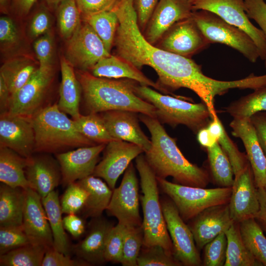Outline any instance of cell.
<instances>
[{
  "mask_svg": "<svg viewBox=\"0 0 266 266\" xmlns=\"http://www.w3.org/2000/svg\"><path fill=\"white\" fill-rule=\"evenodd\" d=\"M139 119L151 134V146L144 156L156 177L171 176L179 184L205 188L210 181L207 170L185 157L176 138L167 134L157 118L141 114Z\"/></svg>",
  "mask_w": 266,
  "mask_h": 266,
  "instance_id": "6da1fadb",
  "label": "cell"
},
{
  "mask_svg": "<svg viewBox=\"0 0 266 266\" xmlns=\"http://www.w3.org/2000/svg\"><path fill=\"white\" fill-rule=\"evenodd\" d=\"M76 74L89 113L124 110L156 118L154 105L136 94L135 81L98 77L87 71L80 70Z\"/></svg>",
  "mask_w": 266,
  "mask_h": 266,
  "instance_id": "7a4b0ae2",
  "label": "cell"
},
{
  "mask_svg": "<svg viewBox=\"0 0 266 266\" xmlns=\"http://www.w3.org/2000/svg\"><path fill=\"white\" fill-rule=\"evenodd\" d=\"M34 130V152L59 154L69 149L97 145L76 129L73 120L57 104L45 107L31 118Z\"/></svg>",
  "mask_w": 266,
  "mask_h": 266,
  "instance_id": "3957f363",
  "label": "cell"
},
{
  "mask_svg": "<svg viewBox=\"0 0 266 266\" xmlns=\"http://www.w3.org/2000/svg\"><path fill=\"white\" fill-rule=\"evenodd\" d=\"M135 167L140 176L142 193L140 200L143 212V246L159 245L173 254L159 198L157 177L141 154L135 158Z\"/></svg>",
  "mask_w": 266,
  "mask_h": 266,
  "instance_id": "277c9868",
  "label": "cell"
},
{
  "mask_svg": "<svg viewBox=\"0 0 266 266\" xmlns=\"http://www.w3.org/2000/svg\"><path fill=\"white\" fill-rule=\"evenodd\" d=\"M135 92L154 105L156 118L162 123L173 127L183 125L197 133L206 127L211 119L207 106L202 101L190 102L182 100L186 98L163 95L150 87L141 85H136Z\"/></svg>",
  "mask_w": 266,
  "mask_h": 266,
  "instance_id": "5b68a950",
  "label": "cell"
},
{
  "mask_svg": "<svg viewBox=\"0 0 266 266\" xmlns=\"http://www.w3.org/2000/svg\"><path fill=\"white\" fill-rule=\"evenodd\" d=\"M159 187L172 201L185 221H190L205 209L229 203L232 187L206 189L185 186L157 177Z\"/></svg>",
  "mask_w": 266,
  "mask_h": 266,
  "instance_id": "8992f818",
  "label": "cell"
},
{
  "mask_svg": "<svg viewBox=\"0 0 266 266\" xmlns=\"http://www.w3.org/2000/svg\"><path fill=\"white\" fill-rule=\"evenodd\" d=\"M192 18L209 44L219 43L229 46L252 63L256 62L260 58L256 44L242 30L205 10L194 11Z\"/></svg>",
  "mask_w": 266,
  "mask_h": 266,
  "instance_id": "52a82bcc",
  "label": "cell"
},
{
  "mask_svg": "<svg viewBox=\"0 0 266 266\" xmlns=\"http://www.w3.org/2000/svg\"><path fill=\"white\" fill-rule=\"evenodd\" d=\"M54 68H39L28 82L11 96L8 113L31 118L45 105L54 78Z\"/></svg>",
  "mask_w": 266,
  "mask_h": 266,
  "instance_id": "ba28073f",
  "label": "cell"
},
{
  "mask_svg": "<svg viewBox=\"0 0 266 266\" xmlns=\"http://www.w3.org/2000/svg\"><path fill=\"white\" fill-rule=\"evenodd\" d=\"M194 11L205 10L211 12L227 23L245 32L257 47L260 58L266 57V39L263 31L250 21L245 11L244 0H194Z\"/></svg>",
  "mask_w": 266,
  "mask_h": 266,
  "instance_id": "9c48e42d",
  "label": "cell"
},
{
  "mask_svg": "<svg viewBox=\"0 0 266 266\" xmlns=\"http://www.w3.org/2000/svg\"><path fill=\"white\" fill-rule=\"evenodd\" d=\"M138 189V179L131 163L125 170L119 186L113 190L106 209L107 214L115 217L118 223L127 227L141 226Z\"/></svg>",
  "mask_w": 266,
  "mask_h": 266,
  "instance_id": "30bf717a",
  "label": "cell"
},
{
  "mask_svg": "<svg viewBox=\"0 0 266 266\" xmlns=\"http://www.w3.org/2000/svg\"><path fill=\"white\" fill-rule=\"evenodd\" d=\"M161 203L174 257L182 266H200V254L189 226L185 224L169 198H163Z\"/></svg>",
  "mask_w": 266,
  "mask_h": 266,
  "instance_id": "8fae6325",
  "label": "cell"
},
{
  "mask_svg": "<svg viewBox=\"0 0 266 266\" xmlns=\"http://www.w3.org/2000/svg\"><path fill=\"white\" fill-rule=\"evenodd\" d=\"M65 58L80 70L91 69L101 59L111 54L102 40L86 22L67 40Z\"/></svg>",
  "mask_w": 266,
  "mask_h": 266,
  "instance_id": "7c38bea8",
  "label": "cell"
},
{
  "mask_svg": "<svg viewBox=\"0 0 266 266\" xmlns=\"http://www.w3.org/2000/svg\"><path fill=\"white\" fill-rule=\"evenodd\" d=\"M143 152L142 148L135 144L112 140L106 144L103 157L96 166L93 175L102 178L113 190L120 176L132 161Z\"/></svg>",
  "mask_w": 266,
  "mask_h": 266,
  "instance_id": "4fadbf2b",
  "label": "cell"
},
{
  "mask_svg": "<svg viewBox=\"0 0 266 266\" xmlns=\"http://www.w3.org/2000/svg\"><path fill=\"white\" fill-rule=\"evenodd\" d=\"M229 206L231 218L237 223L254 217L259 210L257 188L250 163L234 174Z\"/></svg>",
  "mask_w": 266,
  "mask_h": 266,
  "instance_id": "5bb4252c",
  "label": "cell"
},
{
  "mask_svg": "<svg viewBox=\"0 0 266 266\" xmlns=\"http://www.w3.org/2000/svg\"><path fill=\"white\" fill-rule=\"evenodd\" d=\"M209 43L191 17L174 24L161 38L160 47L167 52L189 58Z\"/></svg>",
  "mask_w": 266,
  "mask_h": 266,
  "instance_id": "9a60e30c",
  "label": "cell"
},
{
  "mask_svg": "<svg viewBox=\"0 0 266 266\" xmlns=\"http://www.w3.org/2000/svg\"><path fill=\"white\" fill-rule=\"evenodd\" d=\"M106 144H99L80 147L57 154L60 165L62 182L64 186L93 175L98 164L99 156Z\"/></svg>",
  "mask_w": 266,
  "mask_h": 266,
  "instance_id": "2e32d148",
  "label": "cell"
},
{
  "mask_svg": "<svg viewBox=\"0 0 266 266\" xmlns=\"http://www.w3.org/2000/svg\"><path fill=\"white\" fill-rule=\"evenodd\" d=\"M35 137L31 118L0 115V146L9 148L26 158L34 153Z\"/></svg>",
  "mask_w": 266,
  "mask_h": 266,
  "instance_id": "e0dca14e",
  "label": "cell"
},
{
  "mask_svg": "<svg viewBox=\"0 0 266 266\" xmlns=\"http://www.w3.org/2000/svg\"><path fill=\"white\" fill-rule=\"evenodd\" d=\"M189 0H159L148 23L145 38L154 44L176 23L192 17Z\"/></svg>",
  "mask_w": 266,
  "mask_h": 266,
  "instance_id": "ac0fdd59",
  "label": "cell"
},
{
  "mask_svg": "<svg viewBox=\"0 0 266 266\" xmlns=\"http://www.w3.org/2000/svg\"><path fill=\"white\" fill-rule=\"evenodd\" d=\"M190 221L188 226L198 249H202L235 222L231 218L229 203L208 207Z\"/></svg>",
  "mask_w": 266,
  "mask_h": 266,
  "instance_id": "d6986e66",
  "label": "cell"
},
{
  "mask_svg": "<svg viewBox=\"0 0 266 266\" xmlns=\"http://www.w3.org/2000/svg\"><path fill=\"white\" fill-rule=\"evenodd\" d=\"M22 226L33 243L53 247V239L41 197L33 189H26Z\"/></svg>",
  "mask_w": 266,
  "mask_h": 266,
  "instance_id": "ffe728a7",
  "label": "cell"
},
{
  "mask_svg": "<svg viewBox=\"0 0 266 266\" xmlns=\"http://www.w3.org/2000/svg\"><path fill=\"white\" fill-rule=\"evenodd\" d=\"M230 126L232 129V135L240 138L243 143L257 188L266 191V156L250 119L233 118Z\"/></svg>",
  "mask_w": 266,
  "mask_h": 266,
  "instance_id": "44dd1931",
  "label": "cell"
},
{
  "mask_svg": "<svg viewBox=\"0 0 266 266\" xmlns=\"http://www.w3.org/2000/svg\"><path fill=\"white\" fill-rule=\"evenodd\" d=\"M106 127L115 139L135 144L147 151L151 141L142 131L136 112L112 110L100 113Z\"/></svg>",
  "mask_w": 266,
  "mask_h": 266,
  "instance_id": "7402d4cb",
  "label": "cell"
},
{
  "mask_svg": "<svg viewBox=\"0 0 266 266\" xmlns=\"http://www.w3.org/2000/svg\"><path fill=\"white\" fill-rule=\"evenodd\" d=\"M113 226L112 222L101 216L93 218L85 237L72 246L71 251L77 258L86 262L90 266L104 264L106 242Z\"/></svg>",
  "mask_w": 266,
  "mask_h": 266,
  "instance_id": "603a6c76",
  "label": "cell"
},
{
  "mask_svg": "<svg viewBox=\"0 0 266 266\" xmlns=\"http://www.w3.org/2000/svg\"><path fill=\"white\" fill-rule=\"evenodd\" d=\"M30 187L43 198L62 182V173L57 160L48 155H32L25 168Z\"/></svg>",
  "mask_w": 266,
  "mask_h": 266,
  "instance_id": "cb8c5ba5",
  "label": "cell"
},
{
  "mask_svg": "<svg viewBox=\"0 0 266 266\" xmlns=\"http://www.w3.org/2000/svg\"><path fill=\"white\" fill-rule=\"evenodd\" d=\"M95 76L107 78H126L141 85L153 87L165 94L168 93L160 85L147 77L140 69L120 58L110 55L99 61L91 69Z\"/></svg>",
  "mask_w": 266,
  "mask_h": 266,
  "instance_id": "d4e9b609",
  "label": "cell"
},
{
  "mask_svg": "<svg viewBox=\"0 0 266 266\" xmlns=\"http://www.w3.org/2000/svg\"><path fill=\"white\" fill-rule=\"evenodd\" d=\"M62 79L59 89V109L71 116L73 120L80 115L79 104L82 92L81 84L73 66L65 57L60 59Z\"/></svg>",
  "mask_w": 266,
  "mask_h": 266,
  "instance_id": "484cf974",
  "label": "cell"
},
{
  "mask_svg": "<svg viewBox=\"0 0 266 266\" xmlns=\"http://www.w3.org/2000/svg\"><path fill=\"white\" fill-rule=\"evenodd\" d=\"M39 67L38 61L30 55H17L2 64L0 76L5 82L11 96L28 82Z\"/></svg>",
  "mask_w": 266,
  "mask_h": 266,
  "instance_id": "4316f807",
  "label": "cell"
},
{
  "mask_svg": "<svg viewBox=\"0 0 266 266\" xmlns=\"http://www.w3.org/2000/svg\"><path fill=\"white\" fill-rule=\"evenodd\" d=\"M77 182L88 194L85 205L80 212L83 217L94 218L101 216L110 202L113 190L100 177L93 175Z\"/></svg>",
  "mask_w": 266,
  "mask_h": 266,
  "instance_id": "83f0119b",
  "label": "cell"
},
{
  "mask_svg": "<svg viewBox=\"0 0 266 266\" xmlns=\"http://www.w3.org/2000/svg\"><path fill=\"white\" fill-rule=\"evenodd\" d=\"M26 189L2 183L0 186V227L22 225Z\"/></svg>",
  "mask_w": 266,
  "mask_h": 266,
  "instance_id": "f1b7e54d",
  "label": "cell"
},
{
  "mask_svg": "<svg viewBox=\"0 0 266 266\" xmlns=\"http://www.w3.org/2000/svg\"><path fill=\"white\" fill-rule=\"evenodd\" d=\"M29 158L23 157L6 147L0 146V181L12 187L30 188L25 174Z\"/></svg>",
  "mask_w": 266,
  "mask_h": 266,
  "instance_id": "f546056e",
  "label": "cell"
},
{
  "mask_svg": "<svg viewBox=\"0 0 266 266\" xmlns=\"http://www.w3.org/2000/svg\"><path fill=\"white\" fill-rule=\"evenodd\" d=\"M42 202L52 231L53 248L64 254L69 255L71 246L64 227L58 192L53 191L42 198Z\"/></svg>",
  "mask_w": 266,
  "mask_h": 266,
  "instance_id": "4dcf8cb0",
  "label": "cell"
},
{
  "mask_svg": "<svg viewBox=\"0 0 266 266\" xmlns=\"http://www.w3.org/2000/svg\"><path fill=\"white\" fill-rule=\"evenodd\" d=\"M227 239L224 266H262L251 253L242 239L239 223L234 222L225 232Z\"/></svg>",
  "mask_w": 266,
  "mask_h": 266,
  "instance_id": "1f68e13d",
  "label": "cell"
},
{
  "mask_svg": "<svg viewBox=\"0 0 266 266\" xmlns=\"http://www.w3.org/2000/svg\"><path fill=\"white\" fill-rule=\"evenodd\" d=\"M212 178L219 187H232L234 174L230 160L218 143L206 148Z\"/></svg>",
  "mask_w": 266,
  "mask_h": 266,
  "instance_id": "d6a6232c",
  "label": "cell"
},
{
  "mask_svg": "<svg viewBox=\"0 0 266 266\" xmlns=\"http://www.w3.org/2000/svg\"><path fill=\"white\" fill-rule=\"evenodd\" d=\"M243 241L254 258L266 266V237L264 231L254 217L239 223Z\"/></svg>",
  "mask_w": 266,
  "mask_h": 266,
  "instance_id": "836d02e7",
  "label": "cell"
},
{
  "mask_svg": "<svg viewBox=\"0 0 266 266\" xmlns=\"http://www.w3.org/2000/svg\"><path fill=\"white\" fill-rule=\"evenodd\" d=\"M46 246L30 244L0 255V266H42Z\"/></svg>",
  "mask_w": 266,
  "mask_h": 266,
  "instance_id": "e575fe53",
  "label": "cell"
},
{
  "mask_svg": "<svg viewBox=\"0 0 266 266\" xmlns=\"http://www.w3.org/2000/svg\"><path fill=\"white\" fill-rule=\"evenodd\" d=\"M226 111L233 118H250L259 112H266V86L231 102Z\"/></svg>",
  "mask_w": 266,
  "mask_h": 266,
  "instance_id": "d590c367",
  "label": "cell"
},
{
  "mask_svg": "<svg viewBox=\"0 0 266 266\" xmlns=\"http://www.w3.org/2000/svg\"><path fill=\"white\" fill-rule=\"evenodd\" d=\"M73 121L77 130L97 144H107L115 140L108 131L100 114H81L77 119Z\"/></svg>",
  "mask_w": 266,
  "mask_h": 266,
  "instance_id": "8d00e7d4",
  "label": "cell"
},
{
  "mask_svg": "<svg viewBox=\"0 0 266 266\" xmlns=\"http://www.w3.org/2000/svg\"><path fill=\"white\" fill-rule=\"evenodd\" d=\"M110 52L119 25V19L114 10H108L84 18Z\"/></svg>",
  "mask_w": 266,
  "mask_h": 266,
  "instance_id": "74e56055",
  "label": "cell"
},
{
  "mask_svg": "<svg viewBox=\"0 0 266 266\" xmlns=\"http://www.w3.org/2000/svg\"><path fill=\"white\" fill-rule=\"evenodd\" d=\"M57 6L59 30L62 37L67 40L81 25V13L75 0H62Z\"/></svg>",
  "mask_w": 266,
  "mask_h": 266,
  "instance_id": "f35d334b",
  "label": "cell"
},
{
  "mask_svg": "<svg viewBox=\"0 0 266 266\" xmlns=\"http://www.w3.org/2000/svg\"><path fill=\"white\" fill-rule=\"evenodd\" d=\"M142 226L126 227L124 238L122 257L123 266H137V258L143 244Z\"/></svg>",
  "mask_w": 266,
  "mask_h": 266,
  "instance_id": "ab89813d",
  "label": "cell"
},
{
  "mask_svg": "<svg viewBox=\"0 0 266 266\" xmlns=\"http://www.w3.org/2000/svg\"><path fill=\"white\" fill-rule=\"evenodd\" d=\"M137 266H180L173 254L159 245L142 246L137 258Z\"/></svg>",
  "mask_w": 266,
  "mask_h": 266,
  "instance_id": "60d3db41",
  "label": "cell"
},
{
  "mask_svg": "<svg viewBox=\"0 0 266 266\" xmlns=\"http://www.w3.org/2000/svg\"><path fill=\"white\" fill-rule=\"evenodd\" d=\"M88 193L77 181L69 183L62 195L60 204L63 213L80 212L88 197Z\"/></svg>",
  "mask_w": 266,
  "mask_h": 266,
  "instance_id": "b9f144b4",
  "label": "cell"
},
{
  "mask_svg": "<svg viewBox=\"0 0 266 266\" xmlns=\"http://www.w3.org/2000/svg\"><path fill=\"white\" fill-rule=\"evenodd\" d=\"M32 243L22 225L0 227V255Z\"/></svg>",
  "mask_w": 266,
  "mask_h": 266,
  "instance_id": "7bdbcfd3",
  "label": "cell"
},
{
  "mask_svg": "<svg viewBox=\"0 0 266 266\" xmlns=\"http://www.w3.org/2000/svg\"><path fill=\"white\" fill-rule=\"evenodd\" d=\"M227 247L225 232L222 233L207 243L203 247L202 264L204 266H224Z\"/></svg>",
  "mask_w": 266,
  "mask_h": 266,
  "instance_id": "ee69618b",
  "label": "cell"
},
{
  "mask_svg": "<svg viewBox=\"0 0 266 266\" xmlns=\"http://www.w3.org/2000/svg\"><path fill=\"white\" fill-rule=\"evenodd\" d=\"M126 230V227L119 223L114 225L111 228L108 235L105 247V262L120 264Z\"/></svg>",
  "mask_w": 266,
  "mask_h": 266,
  "instance_id": "f6af8a7d",
  "label": "cell"
},
{
  "mask_svg": "<svg viewBox=\"0 0 266 266\" xmlns=\"http://www.w3.org/2000/svg\"><path fill=\"white\" fill-rule=\"evenodd\" d=\"M54 37L50 32L38 37L34 42L33 49L39 68L54 67Z\"/></svg>",
  "mask_w": 266,
  "mask_h": 266,
  "instance_id": "bcb514c9",
  "label": "cell"
},
{
  "mask_svg": "<svg viewBox=\"0 0 266 266\" xmlns=\"http://www.w3.org/2000/svg\"><path fill=\"white\" fill-rule=\"evenodd\" d=\"M20 36L13 20L6 16L0 18V43L1 49L6 51L15 48L19 43Z\"/></svg>",
  "mask_w": 266,
  "mask_h": 266,
  "instance_id": "7dc6e473",
  "label": "cell"
},
{
  "mask_svg": "<svg viewBox=\"0 0 266 266\" xmlns=\"http://www.w3.org/2000/svg\"><path fill=\"white\" fill-rule=\"evenodd\" d=\"M52 18L49 12L44 8L38 10L32 18L28 33L30 37L36 39L50 32Z\"/></svg>",
  "mask_w": 266,
  "mask_h": 266,
  "instance_id": "c3c4849f",
  "label": "cell"
},
{
  "mask_svg": "<svg viewBox=\"0 0 266 266\" xmlns=\"http://www.w3.org/2000/svg\"><path fill=\"white\" fill-rule=\"evenodd\" d=\"M86 262L77 258L72 259L69 255L64 254L53 247L49 248L44 255L42 266H88Z\"/></svg>",
  "mask_w": 266,
  "mask_h": 266,
  "instance_id": "681fc988",
  "label": "cell"
},
{
  "mask_svg": "<svg viewBox=\"0 0 266 266\" xmlns=\"http://www.w3.org/2000/svg\"><path fill=\"white\" fill-rule=\"evenodd\" d=\"M244 2L247 16L258 24L266 39V2L264 0H244ZM264 62L266 68V57Z\"/></svg>",
  "mask_w": 266,
  "mask_h": 266,
  "instance_id": "f907efd6",
  "label": "cell"
},
{
  "mask_svg": "<svg viewBox=\"0 0 266 266\" xmlns=\"http://www.w3.org/2000/svg\"><path fill=\"white\" fill-rule=\"evenodd\" d=\"M119 0H75L84 18L103 11L112 10Z\"/></svg>",
  "mask_w": 266,
  "mask_h": 266,
  "instance_id": "816d5d0a",
  "label": "cell"
},
{
  "mask_svg": "<svg viewBox=\"0 0 266 266\" xmlns=\"http://www.w3.org/2000/svg\"><path fill=\"white\" fill-rule=\"evenodd\" d=\"M159 1V0H134L139 27L144 28L147 24Z\"/></svg>",
  "mask_w": 266,
  "mask_h": 266,
  "instance_id": "f5cc1de1",
  "label": "cell"
},
{
  "mask_svg": "<svg viewBox=\"0 0 266 266\" xmlns=\"http://www.w3.org/2000/svg\"><path fill=\"white\" fill-rule=\"evenodd\" d=\"M63 224L65 229L75 238L80 237L85 232L84 220L76 213L67 214L63 218Z\"/></svg>",
  "mask_w": 266,
  "mask_h": 266,
  "instance_id": "db71d44e",
  "label": "cell"
},
{
  "mask_svg": "<svg viewBox=\"0 0 266 266\" xmlns=\"http://www.w3.org/2000/svg\"><path fill=\"white\" fill-rule=\"evenodd\" d=\"M250 119L259 143L266 156V112L256 113Z\"/></svg>",
  "mask_w": 266,
  "mask_h": 266,
  "instance_id": "11a10c76",
  "label": "cell"
},
{
  "mask_svg": "<svg viewBox=\"0 0 266 266\" xmlns=\"http://www.w3.org/2000/svg\"><path fill=\"white\" fill-rule=\"evenodd\" d=\"M257 196L260 208L254 218L264 232L266 233V191L262 188H257Z\"/></svg>",
  "mask_w": 266,
  "mask_h": 266,
  "instance_id": "9f6ffc18",
  "label": "cell"
},
{
  "mask_svg": "<svg viewBox=\"0 0 266 266\" xmlns=\"http://www.w3.org/2000/svg\"><path fill=\"white\" fill-rule=\"evenodd\" d=\"M11 93L3 78L0 76V115L8 112Z\"/></svg>",
  "mask_w": 266,
  "mask_h": 266,
  "instance_id": "6f0895ef",
  "label": "cell"
},
{
  "mask_svg": "<svg viewBox=\"0 0 266 266\" xmlns=\"http://www.w3.org/2000/svg\"><path fill=\"white\" fill-rule=\"evenodd\" d=\"M197 139L199 144L205 149L212 147L218 142L210 133L206 127L198 131L197 133Z\"/></svg>",
  "mask_w": 266,
  "mask_h": 266,
  "instance_id": "680465c9",
  "label": "cell"
},
{
  "mask_svg": "<svg viewBox=\"0 0 266 266\" xmlns=\"http://www.w3.org/2000/svg\"><path fill=\"white\" fill-rule=\"evenodd\" d=\"M36 0H13L15 11L20 16L27 15Z\"/></svg>",
  "mask_w": 266,
  "mask_h": 266,
  "instance_id": "91938a15",
  "label": "cell"
},
{
  "mask_svg": "<svg viewBox=\"0 0 266 266\" xmlns=\"http://www.w3.org/2000/svg\"><path fill=\"white\" fill-rule=\"evenodd\" d=\"M9 0H0V10L3 12H7Z\"/></svg>",
  "mask_w": 266,
  "mask_h": 266,
  "instance_id": "94428289",
  "label": "cell"
},
{
  "mask_svg": "<svg viewBox=\"0 0 266 266\" xmlns=\"http://www.w3.org/2000/svg\"><path fill=\"white\" fill-rule=\"evenodd\" d=\"M62 0H45L48 4L51 6L58 5Z\"/></svg>",
  "mask_w": 266,
  "mask_h": 266,
  "instance_id": "6125c7cd",
  "label": "cell"
},
{
  "mask_svg": "<svg viewBox=\"0 0 266 266\" xmlns=\"http://www.w3.org/2000/svg\"><path fill=\"white\" fill-rule=\"evenodd\" d=\"M190 0V1H193L194 0Z\"/></svg>",
  "mask_w": 266,
  "mask_h": 266,
  "instance_id": "be15d7a7",
  "label": "cell"
},
{
  "mask_svg": "<svg viewBox=\"0 0 266 266\" xmlns=\"http://www.w3.org/2000/svg\"><path fill=\"white\" fill-rule=\"evenodd\" d=\"M264 1H265L266 2V0H264Z\"/></svg>",
  "mask_w": 266,
  "mask_h": 266,
  "instance_id": "e7e4bbea",
  "label": "cell"
}]
</instances>
